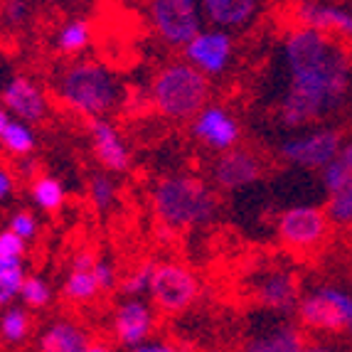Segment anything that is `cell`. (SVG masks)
I'll list each match as a JSON object with an SVG mask.
<instances>
[{"label": "cell", "instance_id": "6da1fadb", "mask_svg": "<svg viewBox=\"0 0 352 352\" xmlns=\"http://www.w3.org/2000/svg\"><path fill=\"white\" fill-rule=\"evenodd\" d=\"M283 87L274 121L288 131L328 124L352 106V52L342 40L311 25H296L278 45Z\"/></svg>", "mask_w": 352, "mask_h": 352}, {"label": "cell", "instance_id": "7a4b0ae2", "mask_svg": "<svg viewBox=\"0 0 352 352\" xmlns=\"http://www.w3.org/2000/svg\"><path fill=\"white\" fill-rule=\"evenodd\" d=\"M151 210L165 232L210 227L219 214L217 188L190 173H173L151 188Z\"/></svg>", "mask_w": 352, "mask_h": 352}, {"label": "cell", "instance_id": "3957f363", "mask_svg": "<svg viewBox=\"0 0 352 352\" xmlns=\"http://www.w3.org/2000/svg\"><path fill=\"white\" fill-rule=\"evenodd\" d=\"M54 94L67 111L82 116H109L126 101V87L116 69L99 59L74 57L54 82Z\"/></svg>", "mask_w": 352, "mask_h": 352}, {"label": "cell", "instance_id": "277c9868", "mask_svg": "<svg viewBox=\"0 0 352 352\" xmlns=\"http://www.w3.org/2000/svg\"><path fill=\"white\" fill-rule=\"evenodd\" d=\"M148 94L153 109L163 118L190 121L202 106L212 101V79L185 59H173L155 72Z\"/></svg>", "mask_w": 352, "mask_h": 352}, {"label": "cell", "instance_id": "5b68a950", "mask_svg": "<svg viewBox=\"0 0 352 352\" xmlns=\"http://www.w3.org/2000/svg\"><path fill=\"white\" fill-rule=\"evenodd\" d=\"M296 318L308 333L352 340V291L340 286H316L300 294Z\"/></svg>", "mask_w": 352, "mask_h": 352}, {"label": "cell", "instance_id": "8992f818", "mask_svg": "<svg viewBox=\"0 0 352 352\" xmlns=\"http://www.w3.org/2000/svg\"><path fill=\"white\" fill-rule=\"evenodd\" d=\"M345 135L338 126L316 124L300 131H288L276 146L278 158L296 170L318 173L338 155Z\"/></svg>", "mask_w": 352, "mask_h": 352}, {"label": "cell", "instance_id": "52a82bcc", "mask_svg": "<svg viewBox=\"0 0 352 352\" xmlns=\"http://www.w3.org/2000/svg\"><path fill=\"white\" fill-rule=\"evenodd\" d=\"M330 217L325 207L294 205L276 217V236L281 247L298 256H311L323 247L330 234Z\"/></svg>", "mask_w": 352, "mask_h": 352}, {"label": "cell", "instance_id": "ba28073f", "mask_svg": "<svg viewBox=\"0 0 352 352\" xmlns=\"http://www.w3.org/2000/svg\"><path fill=\"white\" fill-rule=\"evenodd\" d=\"M148 25L163 45L182 50L202 28L200 0H146Z\"/></svg>", "mask_w": 352, "mask_h": 352}, {"label": "cell", "instance_id": "9c48e42d", "mask_svg": "<svg viewBox=\"0 0 352 352\" xmlns=\"http://www.w3.org/2000/svg\"><path fill=\"white\" fill-rule=\"evenodd\" d=\"M148 298L163 316H182L200 298V278L185 264L160 261L153 269Z\"/></svg>", "mask_w": 352, "mask_h": 352}, {"label": "cell", "instance_id": "30bf717a", "mask_svg": "<svg viewBox=\"0 0 352 352\" xmlns=\"http://www.w3.org/2000/svg\"><path fill=\"white\" fill-rule=\"evenodd\" d=\"M249 294L261 311L271 316H296L300 298L298 274L288 266H264L256 269L249 278Z\"/></svg>", "mask_w": 352, "mask_h": 352}, {"label": "cell", "instance_id": "8fae6325", "mask_svg": "<svg viewBox=\"0 0 352 352\" xmlns=\"http://www.w3.org/2000/svg\"><path fill=\"white\" fill-rule=\"evenodd\" d=\"M320 175V188L325 195V212L330 224L338 229H352V141H345Z\"/></svg>", "mask_w": 352, "mask_h": 352}, {"label": "cell", "instance_id": "7c38bea8", "mask_svg": "<svg viewBox=\"0 0 352 352\" xmlns=\"http://www.w3.org/2000/svg\"><path fill=\"white\" fill-rule=\"evenodd\" d=\"M182 59L190 62L210 79H222L232 72L236 59V40L232 32L219 28H205L180 50Z\"/></svg>", "mask_w": 352, "mask_h": 352}, {"label": "cell", "instance_id": "4fadbf2b", "mask_svg": "<svg viewBox=\"0 0 352 352\" xmlns=\"http://www.w3.org/2000/svg\"><path fill=\"white\" fill-rule=\"evenodd\" d=\"M190 138L205 151L219 155V153L241 146L244 129H241V121L232 109L210 101L190 118Z\"/></svg>", "mask_w": 352, "mask_h": 352}, {"label": "cell", "instance_id": "5bb4252c", "mask_svg": "<svg viewBox=\"0 0 352 352\" xmlns=\"http://www.w3.org/2000/svg\"><path fill=\"white\" fill-rule=\"evenodd\" d=\"M212 185L219 192L236 195L244 190L254 188L264 180L266 175V160L256 151L244 146H236L232 151L219 153L212 163Z\"/></svg>", "mask_w": 352, "mask_h": 352}, {"label": "cell", "instance_id": "9a60e30c", "mask_svg": "<svg viewBox=\"0 0 352 352\" xmlns=\"http://www.w3.org/2000/svg\"><path fill=\"white\" fill-rule=\"evenodd\" d=\"M111 340L121 350H131L155 333V305L148 296H124L109 320Z\"/></svg>", "mask_w": 352, "mask_h": 352}, {"label": "cell", "instance_id": "2e32d148", "mask_svg": "<svg viewBox=\"0 0 352 352\" xmlns=\"http://www.w3.org/2000/svg\"><path fill=\"white\" fill-rule=\"evenodd\" d=\"M87 135L99 168L113 173V175H124V173L131 170V148L111 118H87Z\"/></svg>", "mask_w": 352, "mask_h": 352}, {"label": "cell", "instance_id": "e0dca14e", "mask_svg": "<svg viewBox=\"0 0 352 352\" xmlns=\"http://www.w3.org/2000/svg\"><path fill=\"white\" fill-rule=\"evenodd\" d=\"M0 104L6 106L10 116L23 118L28 124H45L50 116V99L45 89L25 74H10L0 87Z\"/></svg>", "mask_w": 352, "mask_h": 352}, {"label": "cell", "instance_id": "ac0fdd59", "mask_svg": "<svg viewBox=\"0 0 352 352\" xmlns=\"http://www.w3.org/2000/svg\"><path fill=\"white\" fill-rule=\"evenodd\" d=\"M205 25L241 35L256 28L266 12V0H200Z\"/></svg>", "mask_w": 352, "mask_h": 352}, {"label": "cell", "instance_id": "d6986e66", "mask_svg": "<svg viewBox=\"0 0 352 352\" xmlns=\"http://www.w3.org/2000/svg\"><path fill=\"white\" fill-rule=\"evenodd\" d=\"M311 347L308 330L298 320L294 323L288 316H276V323L264 325L244 342V350L249 352H303Z\"/></svg>", "mask_w": 352, "mask_h": 352}, {"label": "cell", "instance_id": "ffe728a7", "mask_svg": "<svg viewBox=\"0 0 352 352\" xmlns=\"http://www.w3.org/2000/svg\"><path fill=\"white\" fill-rule=\"evenodd\" d=\"M298 25H311L342 42H352V8L335 0H303L296 6Z\"/></svg>", "mask_w": 352, "mask_h": 352}, {"label": "cell", "instance_id": "44dd1931", "mask_svg": "<svg viewBox=\"0 0 352 352\" xmlns=\"http://www.w3.org/2000/svg\"><path fill=\"white\" fill-rule=\"evenodd\" d=\"M42 352H104L109 345L94 342V335L69 318H57L40 330L35 342Z\"/></svg>", "mask_w": 352, "mask_h": 352}, {"label": "cell", "instance_id": "7402d4cb", "mask_svg": "<svg viewBox=\"0 0 352 352\" xmlns=\"http://www.w3.org/2000/svg\"><path fill=\"white\" fill-rule=\"evenodd\" d=\"M94 42V25L91 20L82 18V15H74V18H67L57 25L52 35V50L59 57L74 59L82 57Z\"/></svg>", "mask_w": 352, "mask_h": 352}, {"label": "cell", "instance_id": "603a6c76", "mask_svg": "<svg viewBox=\"0 0 352 352\" xmlns=\"http://www.w3.org/2000/svg\"><path fill=\"white\" fill-rule=\"evenodd\" d=\"M35 330L32 311L23 303H10L0 308V345L6 347H23Z\"/></svg>", "mask_w": 352, "mask_h": 352}, {"label": "cell", "instance_id": "cb8c5ba5", "mask_svg": "<svg viewBox=\"0 0 352 352\" xmlns=\"http://www.w3.org/2000/svg\"><path fill=\"white\" fill-rule=\"evenodd\" d=\"M87 197L96 214L113 212L118 207V200H121V188H118L116 175L104 170V168L94 170L87 180Z\"/></svg>", "mask_w": 352, "mask_h": 352}, {"label": "cell", "instance_id": "d4e9b609", "mask_svg": "<svg viewBox=\"0 0 352 352\" xmlns=\"http://www.w3.org/2000/svg\"><path fill=\"white\" fill-rule=\"evenodd\" d=\"M30 202L40 212H59L67 202L65 182L54 175H35L30 180Z\"/></svg>", "mask_w": 352, "mask_h": 352}, {"label": "cell", "instance_id": "484cf974", "mask_svg": "<svg viewBox=\"0 0 352 352\" xmlns=\"http://www.w3.org/2000/svg\"><path fill=\"white\" fill-rule=\"evenodd\" d=\"M0 146L8 155L12 158H23V155H32L37 148V133L32 129V124L23 121V118L10 116V121L6 124L3 133H0Z\"/></svg>", "mask_w": 352, "mask_h": 352}, {"label": "cell", "instance_id": "4316f807", "mask_svg": "<svg viewBox=\"0 0 352 352\" xmlns=\"http://www.w3.org/2000/svg\"><path fill=\"white\" fill-rule=\"evenodd\" d=\"M62 296H65L69 303H76V305L94 303L101 296L99 283H96V278H94V271L69 266L65 281H62Z\"/></svg>", "mask_w": 352, "mask_h": 352}, {"label": "cell", "instance_id": "83f0119b", "mask_svg": "<svg viewBox=\"0 0 352 352\" xmlns=\"http://www.w3.org/2000/svg\"><path fill=\"white\" fill-rule=\"evenodd\" d=\"M25 276H28L25 256H0V308L18 303Z\"/></svg>", "mask_w": 352, "mask_h": 352}, {"label": "cell", "instance_id": "f1b7e54d", "mask_svg": "<svg viewBox=\"0 0 352 352\" xmlns=\"http://www.w3.org/2000/svg\"><path fill=\"white\" fill-rule=\"evenodd\" d=\"M52 286L45 276L40 274H28L20 286V303L30 311H45L50 303H52Z\"/></svg>", "mask_w": 352, "mask_h": 352}, {"label": "cell", "instance_id": "f546056e", "mask_svg": "<svg viewBox=\"0 0 352 352\" xmlns=\"http://www.w3.org/2000/svg\"><path fill=\"white\" fill-rule=\"evenodd\" d=\"M153 269H155L153 261H143V264L133 266V269H131L129 274L118 281V291H121V296H148Z\"/></svg>", "mask_w": 352, "mask_h": 352}, {"label": "cell", "instance_id": "4dcf8cb0", "mask_svg": "<svg viewBox=\"0 0 352 352\" xmlns=\"http://www.w3.org/2000/svg\"><path fill=\"white\" fill-rule=\"evenodd\" d=\"M3 25L12 30H20L32 20V0H3L0 6Z\"/></svg>", "mask_w": 352, "mask_h": 352}, {"label": "cell", "instance_id": "1f68e13d", "mask_svg": "<svg viewBox=\"0 0 352 352\" xmlns=\"http://www.w3.org/2000/svg\"><path fill=\"white\" fill-rule=\"evenodd\" d=\"M8 229H12L20 239H25L30 244V241L37 239V234H40V219L30 210H15L10 214V219H8Z\"/></svg>", "mask_w": 352, "mask_h": 352}, {"label": "cell", "instance_id": "d6a6232c", "mask_svg": "<svg viewBox=\"0 0 352 352\" xmlns=\"http://www.w3.org/2000/svg\"><path fill=\"white\" fill-rule=\"evenodd\" d=\"M94 278H96V283H99V291L101 294H113L118 288V269L113 266V261H109V258H104V256H96V261H94Z\"/></svg>", "mask_w": 352, "mask_h": 352}, {"label": "cell", "instance_id": "836d02e7", "mask_svg": "<svg viewBox=\"0 0 352 352\" xmlns=\"http://www.w3.org/2000/svg\"><path fill=\"white\" fill-rule=\"evenodd\" d=\"M28 241L20 239L12 229H0V256H25Z\"/></svg>", "mask_w": 352, "mask_h": 352}, {"label": "cell", "instance_id": "e575fe53", "mask_svg": "<svg viewBox=\"0 0 352 352\" xmlns=\"http://www.w3.org/2000/svg\"><path fill=\"white\" fill-rule=\"evenodd\" d=\"M15 188H18V177H15V170L8 168L6 163H0V205H6L15 195Z\"/></svg>", "mask_w": 352, "mask_h": 352}, {"label": "cell", "instance_id": "d590c367", "mask_svg": "<svg viewBox=\"0 0 352 352\" xmlns=\"http://www.w3.org/2000/svg\"><path fill=\"white\" fill-rule=\"evenodd\" d=\"M177 345H170V342H165L163 338H155V333L151 338H146L143 342L133 347V352H175Z\"/></svg>", "mask_w": 352, "mask_h": 352}, {"label": "cell", "instance_id": "8d00e7d4", "mask_svg": "<svg viewBox=\"0 0 352 352\" xmlns=\"http://www.w3.org/2000/svg\"><path fill=\"white\" fill-rule=\"evenodd\" d=\"M18 170L23 177H28V180H32L35 175H40V163L37 160H32L30 155H23V158H18Z\"/></svg>", "mask_w": 352, "mask_h": 352}, {"label": "cell", "instance_id": "74e56055", "mask_svg": "<svg viewBox=\"0 0 352 352\" xmlns=\"http://www.w3.org/2000/svg\"><path fill=\"white\" fill-rule=\"evenodd\" d=\"M8 121H10V111H8L6 106L0 104V133H3V129H6Z\"/></svg>", "mask_w": 352, "mask_h": 352}, {"label": "cell", "instance_id": "f35d334b", "mask_svg": "<svg viewBox=\"0 0 352 352\" xmlns=\"http://www.w3.org/2000/svg\"><path fill=\"white\" fill-rule=\"evenodd\" d=\"M291 3H296V6H298V3H303V0H291Z\"/></svg>", "mask_w": 352, "mask_h": 352}, {"label": "cell", "instance_id": "ab89813d", "mask_svg": "<svg viewBox=\"0 0 352 352\" xmlns=\"http://www.w3.org/2000/svg\"><path fill=\"white\" fill-rule=\"evenodd\" d=\"M347 6H350V8H352V0H350V3H347Z\"/></svg>", "mask_w": 352, "mask_h": 352}]
</instances>
